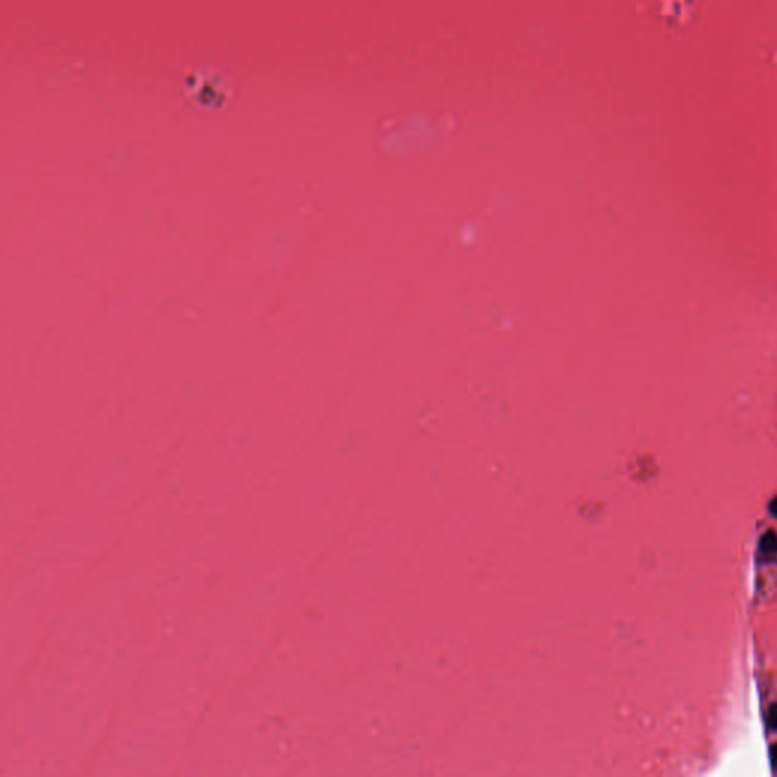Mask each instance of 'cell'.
Returning a JSON list of instances; mask_svg holds the SVG:
<instances>
[{"label": "cell", "instance_id": "obj_1", "mask_svg": "<svg viewBox=\"0 0 777 777\" xmlns=\"http://www.w3.org/2000/svg\"><path fill=\"white\" fill-rule=\"evenodd\" d=\"M757 559L765 563L777 560V533L768 530L757 542Z\"/></svg>", "mask_w": 777, "mask_h": 777}, {"label": "cell", "instance_id": "obj_2", "mask_svg": "<svg viewBox=\"0 0 777 777\" xmlns=\"http://www.w3.org/2000/svg\"><path fill=\"white\" fill-rule=\"evenodd\" d=\"M765 723L768 729L777 732V703L770 706V709H768L765 716Z\"/></svg>", "mask_w": 777, "mask_h": 777}, {"label": "cell", "instance_id": "obj_3", "mask_svg": "<svg viewBox=\"0 0 777 777\" xmlns=\"http://www.w3.org/2000/svg\"><path fill=\"white\" fill-rule=\"evenodd\" d=\"M770 759H771V764L774 770H777V744H774L770 748Z\"/></svg>", "mask_w": 777, "mask_h": 777}, {"label": "cell", "instance_id": "obj_4", "mask_svg": "<svg viewBox=\"0 0 777 777\" xmlns=\"http://www.w3.org/2000/svg\"><path fill=\"white\" fill-rule=\"evenodd\" d=\"M768 510H770V514H771L774 518H777V497H774V498L770 501V505H768Z\"/></svg>", "mask_w": 777, "mask_h": 777}]
</instances>
